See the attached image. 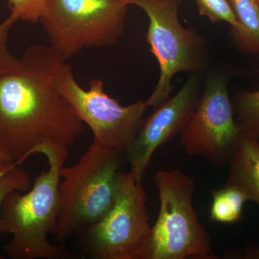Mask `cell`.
Returning <instances> with one entry per match:
<instances>
[{
    "label": "cell",
    "mask_w": 259,
    "mask_h": 259,
    "mask_svg": "<svg viewBox=\"0 0 259 259\" xmlns=\"http://www.w3.org/2000/svg\"><path fill=\"white\" fill-rule=\"evenodd\" d=\"M257 1H258V4H259V0H257Z\"/></svg>",
    "instance_id": "21"
},
{
    "label": "cell",
    "mask_w": 259,
    "mask_h": 259,
    "mask_svg": "<svg viewBox=\"0 0 259 259\" xmlns=\"http://www.w3.org/2000/svg\"><path fill=\"white\" fill-rule=\"evenodd\" d=\"M240 138L228 81L221 75H210L192 118L181 134V144L189 156L221 167L228 164Z\"/></svg>",
    "instance_id": "9"
},
{
    "label": "cell",
    "mask_w": 259,
    "mask_h": 259,
    "mask_svg": "<svg viewBox=\"0 0 259 259\" xmlns=\"http://www.w3.org/2000/svg\"><path fill=\"white\" fill-rule=\"evenodd\" d=\"M32 181L30 175L23 168H20L18 162L0 165V209L3 201L10 192L13 191L26 192L31 187ZM0 233H3V226L0 219ZM4 257L0 256V259Z\"/></svg>",
    "instance_id": "15"
},
{
    "label": "cell",
    "mask_w": 259,
    "mask_h": 259,
    "mask_svg": "<svg viewBox=\"0 0 259 259\" xmlns=\"http://www.w3.org/2000/svg\"><path fill=\"white\" fill-rule=\"evenodd\" d=\"M199 14L212 23L226 22L233 28V32L239 29V24L228 0H195Z\"/></svg>",
    "instance_id": "16"
},
{
    "label": "cell",
    "mask_w": 259,
    "mask_h": 259,
    "mask_svg": "<svg viewBox=\"0 0 259 259\" xmlns=\"http://www.w3.org/2000/svg\"><path fill=\"white\" fill-rule=\"evenodd\" d=\"M241 136L259 140V90L243 91L233 98Z\"/></svg>",
    "instance_id": "14"
},
{
    "label": "cell",
    "mask_w": 259,
    "mask_h": 259,
    "mask_svg": "<svg viewBox=\"0 0 259 259\" xmlns=\"http://www.w3.org/2000/svg\"><path fill=\"white\" fill-rule=\"evenodd\" d=\"M228 164L226 185L240 189L248 200L259 204V140L241 136Z\"/></svg>",
    "instance_id": "11"
},
{
    "label": "cell",
    "mask_w": 259,
    "mask_h": 259,
    "mask_svg": "<svg viewBox=\"0 0 259 259\" xmlns=\"http://www.w3.org/2000/svg\"><path fill=\"white\" fill-rule=\"evenodd\" d=\"M55 85L74 115L91 129L94 144L104 149L125 152L142 125L148 107L146 101L140 100L122 106L105 93L100 79L92 80L89 90H83L66 62L58 71Z\"/></svg>",
    "instance_id": "8"
},
{
    "label": "cell",
    "mask_w": 259,
    "mask_h": 259,
    "mask_svg": "<svg viewBox=\"0 0 259 259\" xmlns=\"http://www.w3.org/2000/svg\"><path fill=\"white\" fill-rule=\"evenodd\" d=\"M66 62L51 46L34 45L16 68L0 74V146L19 165L44 140L69 147L82 134L83 122L56 88Z\"/></svg>",
    "instance_id": "1"
},
{
    "label": "cell",
    "mask_w": 259,
    "mask_h": 259,
    "mask_svg": "<svg viewBox=\"0 0 259 259\" xmlns=\"http://www.w3.org/2000/svg\"><path fill=\"white\" fill-rule=\"evenodd\" d=\"M67 146L44 140L29 156L42 154L49 169L42 171L26 193L13 191L5 197L0 219L3 233H10L12 241L5 245L7 255L13 259H60L69 256L62 245L49 239L55 235L59 212L60 172L67 157Z\"/></svg>",
    "instance_id": "2"
},
{
    "label": "cell",
    "mask_w": 259,
    "mask_h": 259,
    "mask_svg": "<svg viewBox=\"0 0 259 259\" xmlns=\"http://www.w3.org/2000/svg\"><path fill=\"white\" fill-rule=\"evenodd\" d=\"M160 209L152 227L150 259H213L209 233L192 203L193 177L179 170H160L154 177Z\"/></svg>",
    "instance_id": "4"
},
{
    "label": "cell",
    "mask_w": 259,
    "mask_h": 259,
    "mask_svg": "<svg viewBox=\"0 0 259 259\" xmlns=\"http://www.w3.org/2000/svg\"><path fill=\"white\" fill-rule=\"evenodd\" d=\"M13 161H14L13 158L10 157V155L7 153L4 148L0 146V165Z\"/></svg>",
    "instance_id": "20"
},
{
    "label": "cell",
    "mask_w": 259,
    "mask_h": 259,
    "mask_svg": "<svg viewBox=\"0 0 259 259\" xmlns=\"http://www.w3.org/2000/svg\"><path fill=\"white\" fill-rule=\"evenodd\" d=\"M128 3L144 10L149 20L146 39L159 64L160 75L146 103L155 107L169 97L175 75L197 74L203 69L207 60V42L180 23L181 0H128Z\"/></svg>",
    "instance_id": "6"
},
{
    "label": "cell",
    "mask_w": 259,
    "mask_h": 259,
    "mask_svg": "<svg viewBox=\"0 0 259 259\" xmlns=\"http://www.w3.org/2000/svg\"><path fill=\"white\" fill-rule=\"evenodd\" d=\"M128 0H49L40 22L51 47L65 59L85 48L117 44Z\"/></svg>",
    "instance_id": "7"
},
{
    "label": "cell",
    "mask_w": 259,
    "mask_h": 259,
    "mask_svg": "<svg viewBox=\"0 0 259 259\" xmlns=\"http://www.w3.org/2000/svg\"><path fill=\"white\" fill-rule=\"evenodd\" d=\"M147 200L141 180L130 171H120L113 207L80 233L83 252L95 259H150L152 227Z\"/></svg>",
    "instance_id": "5"
},
{
    "label": "cell",
    "mask_w": 259,
    "mask_h": 259,
    "mask_svg": "<svg viewBox=\"0 0 259 259\" xmlns=\"http://www.w3.org/2000/svg\"><path fill=\"white\" fill-rule=\"evenodd\" d=\"M247 201L244 192L234 186L226 185L222 189L213 190L211 221L223 224L238 222Z\"/></svg>",
    "instance_id": "13"
},
{
    "label": "cell",
    "mask_w": 259,
    "mask_h": 259,
    "mask_svg": "<svg viewBox=\"0 0 259 259\" xmlns=\"http://www.w3.org/2000/svg\"><path fill=\"white\" fill-rule=\"evenodd\" d=\"M239 29L233 32L240 49L250 54H259V4L257 0H228Z\"/></svg>",
    "instance_id": "12"
},
{
    "label": "cell",
    "mask_w": 259,
    "mask_h": 259,
    "mask_svg": "<svg viewBox=\"0 0 259 259\" xmlns=\"http://www.w3.org/2000/svg\"><path fill=\"white\" fill-rule=\"evenodd\" d=\"M198 76H190L175 96L154 107L133 142L125 150L132 174L142 181L158 147L182 134L189 123L200 97Z\"/></svg>",
    "instance_id": "10"
},
{
    "label": "cell",
    "mask_w": 259,
    "mask_h": 259,
    "mask_svg": "<svg viewBox=\"0 0 259 259\" xmlns=\"http://www.w3.org/2000/svg\"><path fill=\"white\" fill-rule=\"evenodd\" d=\"M17 22L9 15L0 23V74L14 69L19 64V59L12 54L8 46L10 30Z\"/></svg>",
    "instance_id": "18"
},
{
    "label": "cell",
    "mask_w": 259,
    "mask_h": 259,
    "mask_svg": "<svg viewBox=\"0 0 259 259\" xmlns=\"http://www.w3.org/2000/svg\"><path fill=\"white\" fill-rule=\"evenodd\" d=\"M49 0H8L10 16L17 21L37 23L40 22Z\"/></svg>",
    "instance_id": "17"
},
{
    "label": "cell",
    "mask_w": 259,
    "mask_h": 259,
    "mask_svg": "<svg viewBox=\"0 0 259 259\" xmlns=\"http://www.w3.org/2000/svg\"><path fill=\"white\" fill-rule=\"evenodd\" d=\"M241 258L259 259V248L247 250L244 254L241 255Z\"/></svg>",
    "instance_id": "19"
},
{
    "label": "cell",
    "mask_w": 259,
    "mask_h": 259,
    "mask_svg": "<svg viewBox=\"0 0 259 259\" xmlns=\"http://www.w3.org/2000/svg\"><path fill=\"white\" fill-rule=\"evenodd\" d=\"M121 153L93 143L76 163L61 168L55 233L59 244L101 221L113 207Z\"/></svg>",
    "instance_id": "3"
}]
</instances>
